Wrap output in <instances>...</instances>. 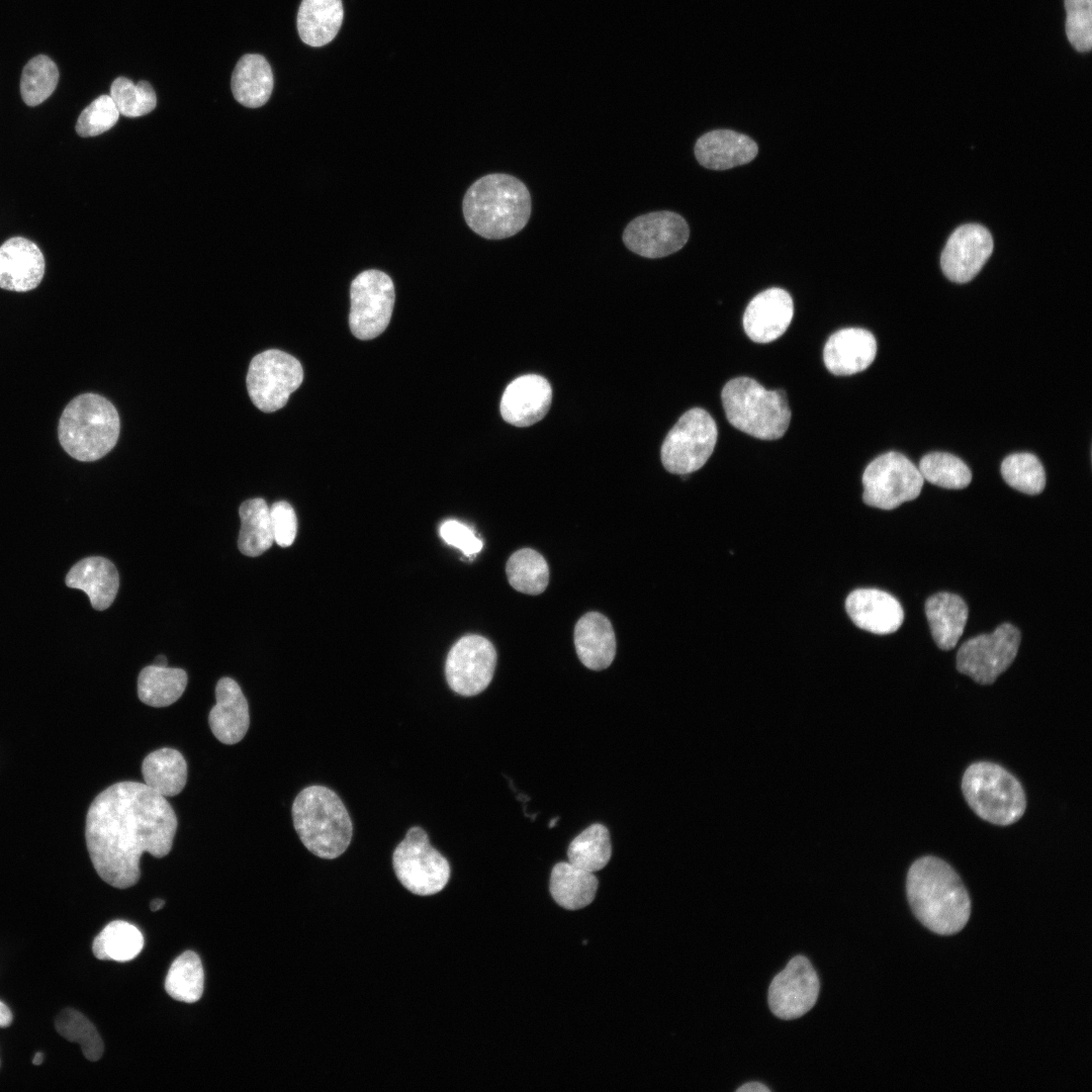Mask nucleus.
<instances>
[{
    "instance_id": "c03bdc74",
    "label": "nucleus",
    "mask_w": 1092,
    "mask_h": 1092,
    "mask_svg": "<svg viewBox=\"0 0 1092 1092\" xmlns=\"http://www.w3.org/2000/svg\"><path fill=\"white\" fill-rule=\"evenodd\" d=\"M1066 33L1071 44L1081 53L1092 46L1091 0H1065Z\"/></svg>"
},
{
    "instance_id": "4c0bfd02",
    "label": "nucleus",
    "mask_w": 1092,
    "mask_h": 1092,
    "mask_svg": "<svg viewBox=\"0 0 1092 1092\" xmlns=\"http://www.w3.org/2000/svg\"><path fill=\"white\" fill-rule=\"evenodd\" d=\"M919 472L923 479L948 489H962L972 481V472L959 457L943 452H932L922 457Z\"/></svg>"
},
{
    "instance_id": "f3484780",
    "label": "nucleus",
    "mask_w": 1092,
    "mask_h": 1092,
    "mask_svg": "<svg viewBox=\"0 0 1092 1092\" xmlns=\"http://www.w3.org/2000/svg\"><path fill=\"white\" fill-rule=\"evenodd\" d=\"M993 251V239L987 229L969 223L959 226L948 238L941 253L944 275L953 282L972 280Z\"/></svg>"
},
{
    "instance_id": "58836bf2",
    "label": "nucleus",
    "mask_w": 1092,
    "mask_h": 1092,
    "mask_svg": "<svg viewBox=\"0 0 1092 1092\" xmlns=\"http://www.w3.org/2000/svg\"><path fill=\"white\" fill-rule=\"evenodd\" d=\"M59 81V70L55 62L44 55H38L24 66L20 79L22 100L29 106H36L48 99L55 91Z\"/></svg>"
},
{
    "instance_id": "1a4fd4ad",
    "label": "nucleus",
    "mask_w": 1092,
    "mask_h": 1092,
    "mask_svg": "<svg viewBox=\"0 0 1092 1092\" xmlns=\"http://www.w3.org/2000/svg\"><path fill=\"white\" fill-rule=\"evenodd\" d=\"M717 437V425L709 413L691 408L666 435L660 451L662 465L673 474L697 471L712 455Z\"/></svg>"
},
{
    "instance_id": "2f4dec72",
    "label": "nucleus",
    "mask_w": 1092,
    "mask_h": 1092,
    "mask_svg": "<svg viewBox=\"0 0 1092 1092\" xmlns=\"http://www.w3.org/2000/svg\"><path fill=\"white\" fill-rule=\"evenodd\" d=\"M186 686L184 669L152 664L144 667L139 674L138 696L148 706L167 707L180 699Z\"/></svg>"
},
{
    "instance_id": "dca6fc26",
    "label": "nucleus",
    "mask_w": 1092,
    "mask_h": 1092,
    "mask_svg": "<svg viewBox=\"0 0 1092 1092\" xmlns=\"http://www.w3.org/2000/svg\"><path fill=\"white\" fill-rule=\"evenodd\" d=\"M819 979L809 960L796 956L777 974L768 987V1005L782 1019H795L807 1013L819 995Z\"/></svg>"
},
{
    "instance_id": "423d86ee",
    "label": "nucleus",
    "mask_w": 1092,
    "mask_h": 1092,
    "mask_svg": "<svg viewBox=\"0 0 1092 1092\" xmlns=\"http://www.w3.org/2000/svg\"><path fill=\"white\" fill-rule=\"evenodd\" d=\"M721 399L729 423L754 438L776 440L789 428L791 410L783 389L767 390L752 378L737 377L725 384Z\"/></svg>"
},
{
    "instance_id": "bb28decb",
    "label": "nucleus",
    "mask_w": 1092,
    "mask_h": 1092,
    "mask_svg": "<svg viewBox=\"0 0 1092 1092\" xmlns=\"http://www.w3.org/2000/svg\"><path fill=\"white\" fill-rule=\"evenodd\" d=\"M924 610L936 645L942 650L952 649L968 620L965 601L954 594L938 593L926 600Z\"/></svg>"
},
{
    "instance_id": "7ed1b4c3",
    "label": "nucleus",
    "mask_w": 1092,
    "mask_h": 1092,
    "mask_svg": "<svg viewBox=\"0 0 1092 1092\" xmlns=\"http://www.w3.org/2000/svg\"><path fill=\"white\" fill-rule=\"evenodd\" d=\"M462 211L467 225L488 240L519 233L531 215V196L518 178L492 173L477 179L464 194Z\"/></svg>"
},
{
    "instance_id": "cd10ccee",
    "label": "nucleus",
    "mask_w": 1092,
    "mask_h": 1092,
    "mask_svg": "<svg viewBox=\"0 0 1092 1092\" xmlns=\"http://www.w3.org/2000/svg\"><path fill=\"white\" fill-rule=\"evenodd\" d=\"M231 86L235 99L242 105L251 108L264 105L274 86L269 63L258 54L244 55L235 67Z\"/></svg>"
},
{
    "instance_id": "f8f14e48",
    "label": "nucleus",
    "mask_w": 1092,
    "mask_h": 1092,
    "mask_svg": "<svg viewBox=\"0 0 1092 1092\" xmlns=\"http://www.w3.org/2000/svg\"><path fill=\"white\" fill-rule=\"evenodd\" d=\"M349 325L360 340L379 336L387 328L395 300L394 285L383 271L368 269L359 273L350 286Z\"/></svg>"
},
{
    "instance_id": "393cba45",
    "label": "nucleus",
    "mask_w": 1092,
    "mask_h": 1092,
    "mask_svg": "<svg viewBox=\"0 0 1092 1092\" xmlns=\"http://www.w3.org/2000/svg\"><path fill=\"white\" fill-rule=\"evenodd\" d=\"M67 586L87 594L91 606L103 611L113 603L119 575L114 564L100 556L86 557L74 564L66 575Z\"/></svg>"
},
{
    "instance_id": "37998d69",
    "label": "nucleus",
    "mask_w": 1092,
    "mask_h": 1092,
    "mask_svg": "<svg viewBox=\"0 0 1092 1092\" xmlns=\"http://www.w3.org/2000/svg\"><path fill=\"white\" fill-rule=\"evenodd\" d=\"M118 117L119 111L110 95H101L81 112L76 131L81 136L99 135L110 129Z\"/></svg>"
},
{
    "instance_id": "4468645a",
    "label": "nucleus",
    "mask_w": 1092,
    "mask_h": 1092,
    "mask_svg": "<svg viewBox=\"0 0 1092 1092\" xmlns=\"http://www.w3.org/2000/svg\"><path fill=\"white\" fill-rule=\"evenodd\" d=\"M496 652L486 638L471 634L460 638L450 649L445 675L450 689L461 696H475L490 684Z\"/></svg>"
},
{
    "instance_id": "6e6552de",
    "label": "nucleus",
    "mask_w": 1092,
    "mask_h": 1092,
    "mask_svg": "<svg viewBox=\"0 0 1092 1092\" xmlns=\"http://www.w3.org/2000/svg\"><path fill=\"white\" fill-rule=\"evenodd\" d=\"M392 867L398 882L421 897L440 893L451 876L448 860L431 845L427 832L419 826L411 827L395 847Z\"/></svg>"
},
{
    "instance_id": "603ef678",
    "label": "nucleus",
    "mask_w": 1092,
    "mask_h": 1092,
    "mask_svg": "<svg viewBox=\"0 0 1092 1092\" xmlns=\"http://www.w3.org/2000/svg\"><path fill=\"white\" fill-rule=\"evenodd\" d=\"M42 1062H43V1054L40 1053V1052L36 1053L34 1055V1057H33L32 1064L35 1065V1066H38V1065L42 1064Z\"/></svg>"
},
{
    "instance_id": "a878e982",
    "label": "nucleus",
    "mask_w": 1092,
    "mask_h": 1092,
    "mask_svg": "<svg viewBox=\"0 0 1092 1092\" xmlns=\"http://www.w3.org/2000/svg\"><path fill=\"white\" fill-rule=\"evenodd\" d=\"M574 645L579 660L587 668L609 667L616 654V637L609 619L598 612L582 616L574 628Z\"/></svg>"
},
{
    "instance_id": "49530a36",
    "label": "nucleus",
    "mask_w": 1092,
    "mask_h": 1092,
    "mask_svg": "<svg viewBox=\"0 0 1092 1092\" xmlns=\"http://www.w3.org/2000/svg\"><path fill=\"white\" fill-rule=\"evenodd\" d=\"M440 535L447 544L460 549L465 556L478 553L483 546L469 527L455 520L444 522L440 527Z\"/></svg>"
},
{
    "instance_id": "5701e85b",
    "label": "nucleus",
    "mask_w": 1092,
    "mask_h": 1092,
    "mask_svg": "<svg viewBox=\"0 0 1092 1092\" xmlns=\"http://www.w3.org/2000/svg\"><path fill=\"white\" fill-rule=\"evenodd\" d=\"M216 704L208 715L215 738L223 744H236L250 725L249 705L240 686L231 677H221L215 688Z\"/></svg>"
},
{
    "instance_id": "9b49d317",
    "label": "nucleus",
    "mask_w": 1092,
    "mask_h": 1092,
    "mask_svg": "<svg viewBox=\"0 0 1092 1092\" xmlns=\"http://www.w3.org/2000/svg\"><path fill=\"white\" fill-rule=\"evenodd\" d=\"M923 481L919 469L906 456L888 452L866 467L862 500L874 508L893 510L915 499L921 492Z\"/></svg>"
},
{
    "instance_id": "a18cd8bd",
    "label": "nucleus",
    "mask_w": 1092,
    "mask_h": 1092,
    "mask_svg": "<svg viewBox=\"0 0 1092 1092\" xmlns=\"http://www.w3.org/2000/svg\"><path fill=\"white\" fill-rule=\"evenodd\" d=\"M270 520L274 542L281 547L290 546L296 536L297 519L293 508L279 500L270 508Z\"/></svg>"
},
{
    "instance_id": "c756f323",
    "label": "nucleus",
    "mask_w": 1092,
    "mask_h": 1092,
    "mask_svg": "<svg viewBox=\"0 0 1092 1092\" xmlns=\"http://www.w3.org/2000/svg\"><path fill=\"white\" fill-rule=\"evenodd\" d=\"M598 886L599 882L594 873L569 861L558 862L551 871L550 893L559 906L568 910H577L590 904Z\"/></svg>"
},
{
    "instance_id": "09e8293b",
    "label": "nucleus",
    "mask_w": 1092,
    "mask_h": 1092,
    "mask_svg": "<svg viewBox=\"0 0 1092 1092\" xmlns=\"http://www.w3.org/2000/svg\"><path fill=\"white\" fill-rule=\"evenodd\" d=\"M12 1022V1013L10 1009L0 1001V1027H7Z\"/></svg>"
},
{
    "instance_id": "ddd939ff",
    "label": "nucleus",
    "mask_w": 1092,
    "mask_h": 1092,
    "mask_svg": "<svg viewBox=\"0 0 1092 1092\" xmlns=\"http://www.w3.org/2000/svg\"><path fill=\"white\" fill-rule=\"evenodd\" d=\"M1020 631L1009 623L991 634H981L962 644L957 653V669L981 685L993 684L1016 657Z\"/></svg>"
},
{
    "instance_id": "6ab92c4d",
    "label": "nucleus",
    "mask_w": 1092,
    "mask_h": 1092,
    "mask_svg": "<svg viewBox=\"0 0 1092 1092\" xmlns=\"http://www.w3.org/2000/svg\"><path fill=\"white\" fill-rule=\"evenodd\" d=\"M794 314L791 295L782 288H769L753 297L743 315V328L750 340L769 343L780 338Z\"/></svg>"
},
{
    "instance_id": "72a5a7b5",
    "label": "nucleus",
    "mask_w": 1092,
    "mask_h": 1092,
    "mask_svg": "<svg viewBox=\"0 0 1092 1092\" xmlns=\"http://www.w3.org/2000/svg\"><path fill=\"white\" fill-rule=\"evenodd\" d=\"M144 936L133 924L115 920L108 923L95 937L92 951L104 961L127 962L143 949Z\"/></svg>"
},
{
    "instance_id": "0eeeda50",
    "label": "nucleus",
    "mask_w": 1092,
    "mask_h": 1092,
    "mask_svg": "<svg viewBox=\"0 0 1092 1092\" xmlns=\"http://www.w3.org/2000/svg\"><path fill=\"white\" fill-rule=\"evenodd\" d=\"M962 790L971 809L992 824L1010 825L1020 819L1026 808L1020 783L994 762L972 763L964 772Z\"/></svg>"
},
{
    "instance_id": "b1692460",
    "label": "nucleus",
    "mask_w": 1092,
    "mask_h": 1092,
    "mask_svg": "<svg viewBox=\"0 0 1092 1092\" xmlns=\"http://www.w3.org/2000/svg\"><path fill=\"white\" fill-rule=\"evenodd\" d=\"M756 143L730 129H716L703 134L695 145L698 162L712 170H726L744 165L757 155Z\"/></svg>"
},
{
    "instance_id": "864d4df0",
    "label": "nucleus",
    "mask_w": 1092,
    "mask_h": 1092,
    "mask_svg": "<svg viewBox=\"0 0 1092 1092\" xmlns=\"http://www.w3.org/2000/svg\"><path fill=\"white\" fill-rule=\"evenodd\" d=\"M557 821H558V818H554V819H553V820H552V821H551V822L549 823V827H553V826H555V824H556V822H557Z\"/></svg>"
},
{
    "instance_id": "79ce46f5",
    "label": "nucleus",
    "mask_w": 1092,
    "mask_h": 1092,
    "mask_svg": "<svg viewBox=\"0 0 1092 1092\" xmlns=\"http://www.w3.org/2000/svg\"><path fill=\"white\" fill-rule=\"evenodd\" d=\"M110 97L119 114L139 117L150 113L157 104L156 93L147 81L134 84L125 77L116 78L110 88Z\"/></svg>"
},
{
    "instance_id": "f704fd0d",
    "label": "nucleus",
    "mask_w": 1092,
    "mask_h": 1092,
    "mask_svg": "<svg viewBox=\"0 0 1092 1092\" xmlns=\"http://www.w3.org/2000/svg\"><path fill=\"white\" fill-rule=\"evenodd\" d=\"M612 855L609 830L602 824H593L570 842L568 861L580 869L595 873L607 866Z\"/></svg>"
},
{
    "instance_id": "de8ad7c7",
    "label": "nucleus",
    "mask_w": 1092,
    "mask_h": 1092,
    "mask_svg": "<svg viewBox=\"0 0 1092 1092\" xmlns=\"http://www.w3.org/2000/svg\"><path fill=\"white\" fill-rule=\"evenodd\" d=\"M737 1092H769V1088L759 1082H748L736 1089Z\"/></svg>"
},
{
    "instance_id": "a211bd4d",
    "label": "nucleus",
    "mask_w": 1092,
    "mask_h": 1092,
    "mask_svg": "<svg viewBox=\"0 0 1092 1092\" xmlns=\"http://www.w3.org/2000/svg\"><path fill=\"white\" fill-rule=\"evenodd\" d=\"M552 388L546 378L526 374L514 379L500 399L503 419L516 427H529L542 420L550 408Z\"/></svg>"
},
{
    "instance_id": "3c124183",
    "label": "nucleus",
    "mask_w": 1092,
    "mask_h": 1092,
    "mask_svg": "<svg viewBox=\"0 0 1092 1092\" xmlns=\"http://www.w3.org/2000/svg\"><path fill=\"white\" fill-rule=\"evenodd\" d=\"M157 666H167V658L165 655H159L154 662Z\"/></svg>"
},
{
    "instance_id": "f257e3e1",
    "label": "nucleus",
    "mask_w": 1092,
    "mask_h": 1092,
    "mask_svg": "<svg viewBox=\"0 0 1092 1092\" xmlns=\"http://www.w3.org/2000/svg\"><path fill=\"white\" fill-rule=\"evenodd\" d=\"M177 825L165 797L146 784L125 781L109 786L95 797L86 816L85 838L95 871L114 888L135 885L142 853L167 855Z\"/></svg>"
},
{
    "instance_id": "c85d7f7f",
    "label": "nucleus",
    "mask_w": 1092,
    "mask_h": 1092,
    "mask_svg": "<svg viewBox=\"0 0 1092 1092\" xmlns=\"http://www.w3.org/2000/svg\"><path fill=\"white\" fill-rule=\"evenodd\" d=\"M344 16L341 0H302L297 13V30L310 47H323L337 35Z\"/></svg>"
},
{
    "instance_id": "20e7f679",
    "label": "nucleus",
    "mask_w": 1092,
    "mask_h": 1092,
    "mask_svg": "<svg viewBox=\"0 0 1092 1092\" xmlns=\"http://www.w3.org/2000/svg\"><path fill=\"white\" fill-rule=\"evenodd\" d=\"M295 831L303 845L321 858L343 854L353 836V824L346 806L330 788H304L292 804Z\"/></svg>"
},
{
    "instance_id": "a19ab883",
    "label": "nucleus",
    "mask_w": 1092,
    "mask_h": 1092,
    "mask_svg": "<svg viewBox=\"0 0 1092 1092\" xmlns=\"http://www.w3.org/2000/svg\"><path fill=\"white\" fill-rule=\"evenodd\" d=\"M1001 474L1009 486L1023 493L1038 494L1045 486L1044 469L1038 458L1030 453L1007 456L1002 461Z\"/></svg>"
},
{
    "instance_id": "7c9ffc66",
    "label": "nucleus",
    "mask_w": 1092,
    "mask_h": 1092,
    "mask_svg": "<svg viewBox=\"0 0 1092 1092\" xmlns=\"http://www.w3.org/2000/svg\"><path fill=\"white\" fill-rule=\"evenodd\" d=\"M145 784L162 795H178L187 782V763L180 751L163 747L149 753L142 763Z\"/></svg>"
},
{
    "instance_id": "c9c22d12",
    "label": "nucleus",
    "mask_w": 1092,
    "mask_h": 1092,
    "mask_svg": "<svg viewBox=\"0 0 1092 1092\" xmlns=\"http://www.w3.org/2000/svg\"><path fill=\"white\" fill-rule=\"evenodd\" d=\"M506 572L510 584L527 595H539L548 585V564L539 552L530 548L513 553L507 562Z\"/></svg>"
},
{
    "instance_id": "9d476101",
    "label": "nucleus",
    "mask_w": 1092,
    "mask_h": 1092,
    "mask_svg": "<svg viewBox=\"0 0 1092 1092\" xmlns=\"http://www.w3.org/2000/svg\"><path fill=\"white\" fill-rule=\"evenodd\" d=\"M303 380L300 362L290 354L269 349L249 365L246 384L253 403L264 413L282 408Z\"/></svg>"
},
{
    "instance_id": "8fccbe9b",
    "label": "nucleus",
    "mask_w": 1092,
    "mask_h": 1092,
    "mask_svg": "<svg viewBox=\"0 0 1092 1092\" xmlns=\"http://www.w3.org/2000/svg\"><path fill=\"white\" fill-rule=\"evenodd\" d=\"M164 905H165V901L163 899L157 898V899L152 900V902L150 904V909L155 912V911H158V910L162 909L164 907Z\"/></svg>"
},
{
    "instance_id": "f03ea898",
    "label": "nucleus",
    "mask_w": 1092,
    "mask_h": 1092,
    "mask_svg": "<svg viewBox=\"0 0 1092 1092\" xmlns=\"http://www.w3.org/2000/svg\"><path fill=\"white\" fill-rule=\"evenodd\" d=\"M907 897L916 918L929 930L951 935L962 930L971 913V901L957 872L935 856H922L910 867Z\"/></svg>"
},
{
    "instance_id": "2eb2a0df",
    "label": "nucleus",
    "mask_w": 1092,
    "mask_h": 1092,
    "mask_svg": "<svg viewBox=\"0 0 1092 1092\" xmlns=\"http://www.w3.org/2000/svg\"><path fill=\"white\" fill-rule=\"evenodd\" d=\"M690 229L676 212L645 213L631 220L623 232V242L633 253L656 259L679 251L688 242Z\"/></svg>"
},
{
    "instance_id": "e433bc0d",
    "label": "nucleus",
    "mask_w": 1092,
    "mask_h": 1092,
    "mask_svg": "<svg viewBox=\"0 0 1092 1092\" xmlns=\"http://www.w3.org/2000/svg\"><path fill=\"white\" fill-rule=\"evenodd\" d=\"M204 974L199 957L191 950L180 954L171 965L165 980V990L173 999L194 1003L203 993Z\"/></svg>"
},
{
    "instance_id": "473e14b6",
    "label": "nucleus",
    "mask_w": 1092,
    "mask_h": 1092,
    "mask_svg": "<svg viewBox=\"0 0 1092 1092\" xmlns=\"http://www.w3.org/2000/svg\"><path fill=\"white\" fill-rule=\"evenodd\" d=\"M239 515L241 519L239 550L246 556L261 555L274 542L270 508L263 498H251L241 505Z\"/></svg>"
},
{
    "instance_id": "4be33fe9",
    "label": "nucleus",
    "mask_w": 1092,
    "mask_h": 1092,
    "mask_svg": "<svg viewBox=\"0 0 1092 1092\" xmlns=\"http://www.w3.org/2000/svg\"><path fill=\"white\" fill-rule=\"evenodd\" d=\"M876 354L877 342L871 332L847 328L830 336L824 346L823 360L829 372L846 376L867 369Z\"/></svg>"
},
{
    "instance_id": "412c9836",
    "label": "nucleus",
    "mask_w": 1092,
    "mask_h": 1092,
    "mask_svg": "<svg viewBox=\"0 0 1092 1092\" xmlns=\"http://www.w3.org/2000/svg\"><path fill=\"white\" fill-rule=\"evenodd\" d=\"M845 610L860 629L886 635L897 631L903 623L900 603L890 594L877 588H858L845 601Z\"/></svg>"
},
{
    "instance_id": "aec40b11",
    "label": "nucleus",
    "mask_w": 1092,
    "mask_h": 1092,
    "mask_svg": "<svg viewBox=\"0 0 1092 1092\" xmlns=\"http://www.w3.org/2000/svg\"><path fill=\"white\" fill-rule=\"evenodd\" d=\"M40 249L28 239L13 237L0 247V288L25 292L34 289L44 275Z\"/></svg>"
},
{
    "instance_id": "ea45409f",
    "label": "nucleus",
    "mask_w": 1092,
    "mask_h": 1092,
    "mask_svg": "<svg viewBox=\"0 0 1092 1092\" xmlns=\"http://www.w3.org/2000/svg\"><path fill=\"white\" fill-rule=\"evenodd\" d=\"M56 1030L69 1041L80 1044L84 1057L98 1061L104 1052L103 1040L92 1022L79 1011L66 1008L56 1018Z\"/></svg>"
},
{
    "instance_id": "39448f33",
    "label": "nucleus",
    "mask_w": 1092,
    "mask_h": 1092,
    "mask_svg": "<svg viewBox=\"0 0 1092 1092\" xmlns=\"http://www.w3.org/2000/svg\"><path fill=\"white\" fill-rule=\"evenodd\" d=\"M120 431L114 405L96 393H83L65 407L59 422V441L79 461H95L116 444Z\"/></svg>"
}]
</instances>
